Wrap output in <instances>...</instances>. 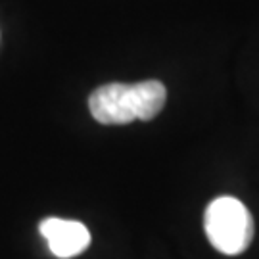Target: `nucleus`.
I'll return each mask as SVG.
<instances>
[{
  "instance_id": "7ed1b4c3",
  "label": "nucleus",
  "mask_w": 259,
  "mask_h": 259,
  "mask_svg": "<svg viewBox=\"0 0 259 259\" xmlns=\"http://www.w3.org/2000/svg\"><path fill=\"white\" fill-rule=\"evenodd\" d=\"M40 234L47 238L48 248L60 259L79 255L91 246V232L83 223L60 217H48L40 221Z\"/></svg>"
},
{
  "instance_id": "f03ea898",
  "label": "nucleus",
  "mask_w": 259,
  "mask_h": 259,
  "mask_svg": "<svg viewBox=\"0 0 259 259\" xmlns=\"http://www.w3.org/2000/svg\"><path fill=\"white\" fill-rule=\"evenodd\" d=\"M207 240L225 255H238L253 238V219L248 207L232 196L215 198L204 217Z\"/></svg>"
},
{
  "instance_id": "f257e3e1",
  "label": "nucleus",
  "mask_w": 259,
  "mask_h": 259,
  "mask_svg": "<svg viewBox=\"0 0 259 259\" xmlns=\"http://www.w3.org/2000/svg\"><path fill=\"white\" fill-rule=\"evenodd\" d=\"M167 91L159 81L110 83L98 87L89 98V110L102 125H127L154 119L165 106Z\"/></svg>"
}]
</instances>
